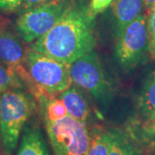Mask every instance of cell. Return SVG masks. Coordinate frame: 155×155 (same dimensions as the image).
Returning a JSON list of instances; mask_svg holds the SVG:
<instances>
[{"instance_id":"obj_1","label":"cell","mask_w":155,"mask_h":155,"mask_svg":"<svg viewBox=\"0 0 155 155\" xmlns=\"http://www.w3.org/2000/svg\"><path fill=\"white\" fill-rule=\"evenodd\" d=\"M95 18L90 13L89 7L76 5L29 48L70 65L79 57L94 50Z\"/></svg>"},{"instance_id":"obj_2","label":"cell","mask_w":155,"mask_h":155,"mask_svg":"<svg viewBox=\"0 0 155 155\" xmlns=\"http://www.w3.org/2000/svg\"><path fill=\"white\" fill-rule=\"evenodd\" d=\"M36 105L27 90H10L0 94V136L2 150L6 154L12 155L15 152Z\"/></svg>"},{"instance_id":"obj_3","label":"cell","mask_w":155,"mask_h":155,"mask_svg":"<svg viewBox=\"0 0 155 155\" xmlns=\"http://www.w3.org/2000/svg\"><path fill=\"white\" fill-rule=\"evenodd\" d=\"M76 5V0H51L22 11L16 21L17 33L24 42L33 43L48 32Z\"/></svg>"},{"instance_id":"obj_4","label":"cell","mask_w":155,"mask_h":155,"mask_svg":"<svg viewBox=\"0 0 155 155\" xmlns=\"http://www.w3.org/2000/svg\"><path fill=\"white\" fill-rule=\"evenodd\" d=\"M25 66L35 84L49 94H61L72 85L70 65L28 48Z\"/></svg>"},{"instance_id":"obj_5","label":"cell","mask_w":155,"mask_h":155,"mask_svg":"<svg viewBox=\"0 0 155 155\" xmlns=\"http://www.w3.org/2000/svg\"><path fill=\"white\" fill-rule=\"evenodd\" d=\"M116 59L122 68L134 69L146 62L149 56L147 17L141 14L117 35Z\"/></svg>"},{"instance_id":"obj_6","label":"cell","mask_w":155,"mask_h":155,"mask_svg":"<svg viewBox=\"0 0 155 155\" xmlns=\"http://www.w3.org/2000/svg\"><path fill=\"white\" fill-rule=\"evenodd\" d=\"M44 125L54 155H87L90 132L86 124L67 116Z\"/></svg>"},{"instance_id":"obj_7","label":"cell","mask_w":155,"mask_h":155,"mask_svg":"<svg viewBox=\"0 0 155 155\" xmlns=\"http://www.w3.org/2000/svg\"><path fill=\"white\" fill-rule=\"evenodd\" d=\"M11 22L0 17V64L12 69L20 77L26 88L34 97L41 92L28 74L25 66L28 48Z\"/></svg>"},{"instance_id":"obj_8","label":"cell","mask_w":155,"mask_h":155,"mask_svg":"<svg viewBox=\"0 0 155 155\" xmlns=\"http://www.w3.org/2000/svg\"><path fill=\"white\" fill-rule=\"evenodd\" d=\"M70 74L72 84L96 99L104 100L110 94V83L94 50L72 62Z\"/></svg>"},{"instance_id":"obj_9","label":"cell","mask_w":155,"mask_h":155,"mask_svg":"<svg viewBox=\"0 0 155 155\" xmlns=\"http://www.w3.org/2000/svg\"><path fill=\"white\" fill-rule=\"evenodd\" d=\"M143 0H114L112 11L116 24V36L127 25L142 14Z\"/></svg>"},{"instance_id":"obj_10","label":"cell","mask_w":155,"mask_h":155,"mask_svg":"<svg viewBox=\"0 0 155 155\" xmlns=\"http://www.w3.org/2000/svg\"><path fill=\"white\" fill-rule=\"evenodd\" d=\"M17 155H50L46 140L35 125H25Z\"/></svg>"},{"instance_id":"obj_11","label":"cell","mask_w":155,"mask_h":155,"mask_svg":"<svg viewBox=\"0 0 155 155\" xmlns=\"http://www.w3.org/2000/svg\"><path fill=\"white\" fill-rule=\"evenodd\" d=\"M60 98L65 104L68 116L86 124L91 114L90 107L86 99L78 89L71 86L61 92Z\"/></svg>"},{"instance_id":"obj_12","label":"cell","mask_w":155,"mask_h":155,"mask_svg":"<svg viewBox=\"0 0 155 155\" xmlns=\"http://www.w3.org/2000/svg\"><path fill=\"white\" fill-rule=\"evenodd\" d=\"M35 100L44 124L59 121L68 116L65 104L60 97L42 91Z\"/></svg>"},{"instance_id":"obj_13","label":"cell","mask_w":155,"mask_h":155,"mask_svg":"<svg viewBox=\"0 0 155 155\" xmlns=\"http://www.w3.org/2000/svg\"><path fill=\"white\" fill-rule=\"evenodd\" d=\"M110 151L109 155H141L139 148L129 135L120 130L108 131Z\"/></svg>"},{"instance_id":"obj_14","label":"cell","mask_w":155,"mask_h":155,"mask_svg":"<svg viewBox=\"0 0 155 155\" xmlns=\"http://www.w3.org/2000/svg\"><path fill=\"white\" fill-rule=\"evenodd\" d=\"M137 108L140 114L147 119L155 111V71L147 78L139 95Z\"/></svg>"},{"instance_id":"obj_15","label":"cell","mask_w":155,"mask_h":155,"mask_svg":"<svg viewBox=\"0 0 155 155\" xmlns=\"http://www.w3.org/2000/svg\"><path fill=\"white\" fill-rule=\"evenodd\" d=\"M110 144L108 131L93 129L90 133V144L87 155H109Z\"/></svg>"},{"instance_id":"obj_16","label":"cell","mask_w":155,"mask_h":155,"mask_svg":"<svg viewBox=\"0 0 155 155\" xmlns=\"http://www.w3.org/2000/svg\"><path fill=\"white\" fill-rule=\"evenodd\" d=\"M17 89L27 90L24 83L16 72L11 68L0 64V94L10 90Z\"/></svg>"},{"instance_id":"obj_17","label":"cell","mask_w":155,"mask_h":155,"mask_svg":"<svg viewBox=\"0 0 155 155\" xmlns=\"http://www.w3.org/2000/svg\"><path fill=\"white\" fill-rule=\"evenodd\" d=\"M147 22L149 44V57L153 60H155V5L153 6L148 11Z\"/></svg>"},{"instance_id":"obj_18","label":"cell","mask_w":155,"mask_h":155,"mask_svg":"<svg viewBox=\"0 0 155 155\" xmlns=\"http://www.w3.org/2000/svg\"><path fill=\"white\" fill-rule=\"evenodd\" d=\"M114 0H91L89 5L90 13L96 17L97 15L104 12L109 6L112 5Z\"/></svg>"},{"instance_id":"obj_19","label":"cell","mask_w":155,"mask_h":155,"mask_svg":"<svg viewBox=\"0 0 155 155\" xmlns=\"http://www.w3.org/2000/svg\"><path fill=\"white\" fill-rule=\"evenodd\" d=\"M23 0H0V11L11 13L16 11L22 5Z\"/></svg>"},{"instance_id":"obj_20","label":"cell","mask_w":155,"mask_h":155,"mask_svg":"<svg viewBox=\"0 0 155 155\" xmlns=\"http://www.w3.org/2000/svg\"><path fill=\"white\" fill-rule=\"evenodd\" d=\"M49 1L51 0H23L20 8L22 9V11H25L32 8H35L37 6L42 5Z\"/></svg>"},{"instance_id":"obj_21","label":"cell","mask_w":155,"mask_h":155,"mask_svg":"<svg viewBox=\"0 0 155 155\" xmlns=\"http://www.w3.org/2000/svg\"><path fill=\"white\" fill-rule=\"evenodd\" d=\"M147 121L149 130L155 134V111L147 119Z\"/></svg>"},{"instance_id":"obj_22","label":"cell","mask_w":155,"mask_h":155,"mask_svg":"<svg viewBox=\"0 0 155 155\" xmlns=\"http://www.w3.org/2000/svg\"><path fill=\"white\" fill-rule=\"evenodd\" d=\"M143 1H144L145 7L147 11H149L153 6L155 5V0H143Z\"/></svg>"},{"instance_id":"obj_23","label":"cell","mask_w":155,"mask_h":155,"mask_svg":"<svg viewBox=\"0 0 155 155\" xmlns=\"http://www.w3.org/2000/svg\"><path fill=\"white\" fill-rule=\"evenodd\" d=\"M2 149V143H1V136H0V150ZM1 153V152H0Z\"/></svg>"},{"instance_id":"obj_24","label":"cell","mask_w":155,"mask_h":155,"mask_svg":"<svg viewBox=\"0 0 155 155\" xmlns=\"http://www.w3.org/2000/svg\"><path fill=\"white\" fill-rule=\"evenodd\" d=\"M0 155H8V154H6L5 153H4V152H1V153H0Z\"/></svg>"}]
</instances>
